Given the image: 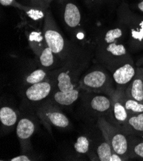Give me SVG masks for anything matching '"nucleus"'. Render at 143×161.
Masks as SVG:
<instances>
[{
	"instance_id": "14",
	"label": "nucleus",
	"mask_w": 143,
	"mask_h": 161,
	"mask_svg": "<svg viewBox=\"0 0 143 161\" xmlns=\"http://www.w3.org/2000/svg\"><path fill=\"white\" fill-rule=\"evenodd\" d=\"M63 18L68 28L73 30H76L81 23L82 15L80 10L76 4L68 2L65 5Z\"/></svg>"
},
{
	"instance_id": "20",
	"label": "nucleus",
	"mask_w": 143,
	"mask_h": 161,
	"mask_svg": "<svg viewBox=\"0 0 143 161\" xmlns=\"http://www.w3.org/2000/svg\"><path fill=\"white\" fill-rule=\"evenodd\" d=\"M121 98L123 105L130 114H139L143 112V103L134 99L128 97L124 92V91L120 90Z\"/></svg>"
},
{
	"instance_id": "13",
	"label": "nucleus",
	"mask_w": 143,
	"mask_h": 161,
	"mask_svg": "<svg viewBox=\"0 0 143 161\" xmlns=\"http://www.w3.org/2000/svg\"><path fill=\"white\" fill-rule=\"evenodd\" d=\"M25 33L30 48L38 57L44 48L47 46L42 30L30 27L26 30Z\"/></svg>"
},
{
	"instance_id": "6",
	"label": "nucleus",
	"mask_w": 143,
	"mask_h": 161,
	"mask_svg": "<svg viewBox=\"0 0 143 161\" xmlns=\"http://www.w3.org/2000/svg\"><path fill=\"white\" fill-rule=\"evenodd\" d=\"M36 116L49 128L53 126L59 129H68L71 123L58 105L46 100L34 108Z\"/></svg>"
},
{
	"instance_id": "1",
	"label": "nucleus",
	"mask_w": 143,
	"mask_h": 161,
	"mask_svg": "<svg viewBox=\"0 0 143 161\" xmlns=\"http://www.w3.org/2000/svg\"><path fill=\"white\" fill-rule=\"evenodd\" d=\"M90 57L86 50L76 46L69 57L59 68L50 71L54 90L48 101L66 107L80 98L81 89L79 80L86 70Z\"/></svg>"
},
{
	"instance_id": "28",
	"label": "nucleus",
	"mask_w": 143,
	"mask_h": 161,
	"mask_svg": "<svg viewBox=\"0 0 143 161\" xmlns=\"http://www.w3.org/2000/svg\"><path fill=\"white\" fill-rule=\"evenodd\" d=\"M138 8L139 9L143 12V1H142L141 2H140L139 4H138Z\"/></svg>"
},
{
	"instance_id": "19",
	"label": "nucleus",
	"mask_w": 143,
	"mask_h": 161,
	"mask_svg": "<svg viewBox=\"0 0 143 161\" xmlns=\"http://www.w3.org/2000/svg\"><path fill=\"white\" fill-rule=\"evenodd\" d=\"M92 149L100 161H112V157L115 153L105 138L96 146H92Z\"/></svg>"
},
{
	"instance_id": "23",
	"label": "nucleus",
	"mask_w": 143,
	"mask_h": 161,
	"mask_svg": "<svg viewBox=\"0 0 143 161\" xmlns=\"http://www.w3.org/2000/svg\"><path fill=\"white\" fill-rule=\"evenodd\" d=\"M123 36V31L120 28L111 29L107 31L104 37V42L106 44L118 41V39Z\"/></svg>"
},
{
	"instance_id": "25",
	"label": "nucleus",
	"mask_w": 143,
	"mask_h": 161,
	"mask_svg": "<svg viewBox=\"0 0 143 161\" xmlns=\"http://www.w3.org/2000/svg\"><path fill=\"white\" fill-rule=\"evenodd\" d=\"M16 3V0H0V3L3 7H14Z\"/></svg>"
},
{
	"instance_id": "29",
	"label": "nucleus",
	"mask_w": 143,
	"mask_h": 161,
	"mask_svg": "<svg viewBox=\"0 0 143 161\" xmlns=\"http://www.w3.org/2000/svg\"><path fill=\"white\" fill-rule=\"evenodd\" d=\"M61 1H64V0H61Z\"/></svg>"
},
{
	"instance_id": "21",
	"label": "nucleus",
	"mask_w": 143,
	"mask_h": 161,
	"mask_svg": "<svg viewBox=\"0 0 143 161\" xmlns=\"http://www.w3.org/2000/svg\"><path fill=\"white\" fill-rule=\"evenodd\" d=\"M74 150L78 155H89L92 149V141L87 136H79L74 144Z\"/></svg>"
},
{
	"instance_id": "18",
	"label": "nucleus",
	"mask_w": 143,
	"mask_h": 161,
	"mask_svg": "<svg viewBox=\"0 0 143 161\" xmlns=\"http://www.w3.org/2000/svg\"><path fill=\"white\" fill-rule=\"evenodd\" d=\"M50 78V71L42 68L31 71L23 79V85L25 87L44 81Z\"/></svg>"
},
{
	"instance_id": "16",
	"label": "nucleus",
	"mask_w": 143,
	"mask_h": 161,
	"mask_svg": "<svg viewBox=\"0 0 143 161\" xmlns=\"http://www.w3.org/2000/svg\"><path fill=\"white\" fill-rule=\"evenodd\" d=\"M38 57L41 68L49 71L55 69V68H58L57 67L59 64L58 62H61L57 55L47 46L44 48Z\"/></svg>"
},
{
	"instance_id": "8",
	"label": "nucleus",
	"mask_w": 143,
	"mask_h": 161,
	"mask_svg": "<svg viewBox=\"0 0 143 161\" xmlns=\"http://www.w3.org/2000/svg\"><path fill=\"white\" fill-rule=\"evenodd\" d=\"M36 129L37 123L32 117L24 116L19 118L15 127V132L20 144L21 153H30L32 151L30 139Z\"/></svg>"
},
{
	"instance_id": "5",
	"label": "nucleus",
	"mask_w": 143,
	"mask_h": 161,
	"mask_svg": "<svg viewBox=\"0 0 143 161\" xmlns=\"http://www.w3.org/2000/svg\"><path fill=\"white\" fill-rule=\"evenodd\" d=\"M113 81L106 71L101 68H94L85 71L78 83L81 90L111 96L116 90Z\"/></svg>"
},
{
	"instance_id": "11",
	"label": "nucleus",
	"mask_w": 143,
	"mask_h": 161,
	"mask_svg": "<svg viewBox=\"0 0 143 161\" xmlns=\"http://www.w3.org/2000/svg\"><path fill=\"white\" fill-rule=\"evenodd\" d=\"M19 113L14 108L8 105H3L0 108V122L2 134L12 132L19 119Z\"/></svg>"
},
{
	"instance_id": "24",
	"label": "nucleus",
	"mask_w": 143,
	"mask_h": 161,
	"mask_svg": "<svg viewBox=\"0 0 143 161\" xmlns=\"http://www.w3.org/2000/svg\"><path fill=\"white\" fill-rule=\"evenodd\" d=\"M9 161H31L36 160L30 153H21V155L13 157L8 160Z\"/></svg>"
},
{
	"instance_id": "7",
	"label": "nucleus",
	"mask_w": 143,
	"mask_h": 161,
	"mask_svg": "<svg viewBox=\"0 0 143 161\" xmlns=\"http://www.w3.org/2000/svg\"><path fill=\"white\" fill-rule=\"evenodd\" d=\"M53 90V82L50 78H48L42 82L25 87L23 100L25 105L29 107L30 108H34L48 100Z\"/></svg>"
},
{
	"instance_id": "12",
	"label": "nucleus",
	"mask_w": 143,
	"mask_h": 161,
	"mask_svg": "<svg viewBox=\"0 0 143 161\" xmlns=\"http://www.w3.org/2000/svg\"><path fill=\"white\" fill-rule=\"evenodd\" d=\"M120 129L127 136L143 138V112L130 114Z\"/></svg>"
},
{
	"instance_id": "27",
	"label": "nucleus",
	"mask_w": 143,
	"mask_h": 161,
	"mask_svg": "<svg viewBox=\"0 0 143 161\" xmlns=\"http://www.w3.org/2000/svg\"><path fill=\"white\" fill-rule=\"evenodd\" d=\"M44 7H45L47 9V8H48L50 3L53 1V0H41Z\"/></svg>"
},
{
	"instance_id": "26",
	"label": "nucleus",
	"mask_w": 143,
	"mask_h": 161,
	"mask_svg": "<svg viewBox=\"0 0 143 161\" xmlns=\"http://www.w3.org/2000/svg\"><path fill=\"white\" fill-rule=\"evenodd\" d=\"M31 5H32V6L41 7V8H44L45 9H47L45 7H44L41 0H31Z\"/></svg>"
},
{
	"instance_id": "4",
	"label": "nucleus",
	"mask_w": 143,
	"mask_h": 161,
	"mask_svg": "<svg viewBox=\"0 0 143 161\" xmlns=\"http://www.w3.org/2000/svg\"><path fill=\"white\" fill-rule=\"evenodd\" d=\"M96 126L105 139L110 144L113 150L121 156L124 160H129V136L104 117L98 118Z\"/></svg>"
},
{
	"instance_id": "22",
	"label": "nucleus",
	"mask_w": 143,
	"mask_h": 161,
	"mask_svg": "<svg viewBox=\"0 0 143 161\" xmlns=\"http://www.w3.org/2000/svg\"><path fill=\"white\" fill-rule=\"evenodd\" d=\"M118 41L107 44L105 51L113 57H123L126 55L127 51L122 44L117 43Z\"/></svg>"
},
{
	"instance_id": "3",
	"label": "nucleus",
	"mask_w": 143,
	"mask_h": 161,
	"mask_svg": "<svg viewBox=\"0 0 143 161\" xmlns=\"http://www.w3.org/2000/svg\"><path fill=\"white\" fill-rule=\"evenodd\" d=\"M80 98L81 112L86 119L97 121L101 117L108 118L109 116L112 108L110 96L81 90Z\"/></svg>"
},
{
	"instance_id": "10",
	"label": "nucleus",
	"mask_w": 143,
	"mask_h": 161,
	"mask_svg": "<svg viewBox=\"0 0 143 161\" xmlns=\"http://www.w3.org/2000/svg\"><path fill=\"white\" fill-rule=\"evenodd\" d=\"M135 68L130 63H124L113 72V79L117 89L125 91L136 75Z\"/></svg>"
},
{
	"instance_id": "9",
	"label": "nucleus",
	"mask_w": 143,
	"mask_h": 161,
	"mask_svg": "<svg viewBox=\"0 0 143 161\" xmlns=\"http://www.w3.org/2000/svg\"><path fill=\"white\" fill-rule=\"evenodd\" d=\"M112 98V108L109 116L107 119L111 123L121 128L129 116V112L126 110L121 98L120 90L116 89L110 96Z\"/></svg>"
},
{
	"instance_id": "2",
	"label": "nucleus",
	"mask_w": 143,
	"mask_h": 161,
	"mask_svg": "<svg viewBox=\"0 0 143 161\" xmlns=\"http://www.w3.org/2000/svg\"><path fill=\"white\" fill-rule=\"evenodd\" d=\"M42 26V30L47 46L63 64L72 53L75 45L71 44L63 37L48 9L46 10Z\"/></svg>"
},
{
	"instance_id": "17",
	"label": "nucleus",
	"mask_w": 143,
	"mask_h": 161,
	"mask_svg": "<svg viewBox=\"0 0 143 161\" xmlns=\"http://www.w3.org/2000/svg\"><path fill=\"white\" fill-rule=\"evenodd\" d=\"M14 7L17 8L21 11H23L31 21L38 23L44 22L46 10H47L44 8L35 7L32 5L30 7L23 5L18 2L15 4Z\"/></svg>"
},
{
	"instance_id": "15",
	"label": "nucleus",
	"mask_w": 143,
	"mask_h": 161,
	"mask_svg": "<svg viewBox=\"0 0 143 161\" xmlns=\"http://www.w3.org/2000/svg\"><path fill=\"white\" fill-rule=\"evenodd\" d=\"M128 97L143 103V73H137L124 91Z\"/></svg>"
}]
</instances>
